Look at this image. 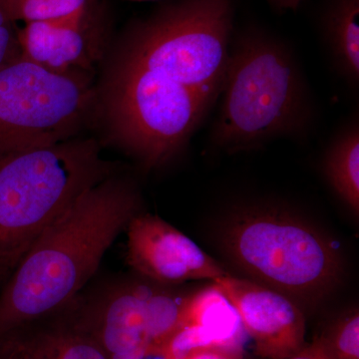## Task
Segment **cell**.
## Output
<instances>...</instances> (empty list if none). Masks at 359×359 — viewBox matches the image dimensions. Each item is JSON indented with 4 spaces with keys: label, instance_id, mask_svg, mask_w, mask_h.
Segmentation results:
<instances>
[{
    "label": "cell",
    "instance_id": "2e32d148",
    "mask_svg": "<svg viewBox=\"0 0 359 359\" xmlns=\"http://www.w3.org/2000/svg\"><path fill=\"white\" fill-rule=\"evenodd\" d=\"M15 22L61 20L87 13V0H4Z\"/></svg>",
    "mask_w": 359,
    "mask_h": 359
},
{
    "label": "cell",
    "instance_id": "8fae6325",
    "mask_svg": "<svg viewBox=\"0 0 359 359\" xmlns=\"http://www.w3.org/2000/svg\"><path fill=\"white\" fill-rule=\"evenodd\" d=\"M86 14L26 23L18 29L21 58L57 74L89 69L98 53L86 33Z\"/></svg>",
    "mask_w": 359,
    "mask_h": 359
},
{
    "label": "cell",
    "instance_id": "5bb4252c",
    "mask_svg": "<svg viewBox=\"0 0 359 359\" xmlns=\"http://www.w3.org/2000/svg\"><path fill=\"white\" fill-rule=\"evenodd\" d=\"M323 32L335 70L351 87H358L359 0H334L325 14Z\"/></svg>",
    "mask_w": 359,
    "mask_h": 359
},
{
    "label": "cell",
    "instance_id": "e0dca14e",
    "mask_svg": "<svg viewBox=\"0 0 359 359\" xmlns=\"http://www.w3.org/2000/svg\"><path fill=\"white\" fill-rule=\"evenodd\" d=\"M327 339L335 359H359V313L358 309L346 314L335 323Z\"/></svg>",
    "mask_w": 359,
    "mask_h": 359
},
{
    "label": "cell",
    "instance_id": "5b68a950",
    "mask_svg": "<svg viewBox=\"0 0 359 359\" xmlns=\"http://www.w3.org/2000/svg\"><path fill=\"white\" fill-rule=\"evenodd\" d=\"M233 16L230 0H184L141 25L123 60L171 78L214 106L228 68Z\"/></svg>",
    "mask_w": 359,
    "mask_h": 359
},
{
    "label": "cell",
    "instance_id": "ffe728a7",
    "mask_svg": "<svg viewBox=\"0 0 359 359\" xmlns=\"http://www.w3.org/2000/svg\"><path fill=\"white\" fill-rule=\"evenodd\" d=\"M283 359H335L325 337L314 339L309 346H304L297 353Z\"/></svg>",
    "mask_w": 359,
    "mask_h": 359
},
{
    "label": "cell",
    "instance_id": "44dd1931",
    "mask_svg": "<svg viewBox=\"0 0 359 359\" xmlns=\"http://www.w3.org/2000/svg\"><path fill=\"white\" fill-rule=\"evenodd\" d=\"M271 1L283 8H294L301 4L302 0H271Z\"/></svg>",
    "mask_w": 359,
    "mask_h": 359
},
{
    "label": "cell",
    "instance_id": "30bf717a",
    "mask_svg": "<svg viewBox=\"0 0 359 359\" xmlns=\"http://www.w3.org/2000/svg\"><path fill=\"white\" fill-rule=\"evenodd\" d=\"M150 290L151 283H124L74 318L95 337L108 358L143 359L153 346Z\"/></svg>",
    "mask_w": 359,
    "mask_h": 359
},
{
    "label": "cell",
    "instance_id": "7c38bea8",
    "mask_svg": "<svg viewBox=\"0 0 359 359\" xmlns=\"http://www.w3.org/2000/svg\"><path fill=\"white\" fill-rule=\"evenodd\" d=\"M245 334L237 311L212 283L209 287L190 294L181 327L167 346L179 359L201 347L242 349Z\"/></svg>",
    "mask_w": 359,
    "mask_h": 359
},
{
    "label": "cell",
    "instance_id": "6da1fadb",
    "mask_svg": "<svg viewBox=\"0 0 359 359\" xmlns=\"http://www.w3.org/2000/svg\"><path fill=\"white\" fill-rule=\"evenodd\" d=\"M140 209L138 192L106 178L39 236L0 292V342L65 309Z\"/></svg>",
    "mask_w": 359,
    "mask_h": 359
},
{
    "label": "cell",
    "instance_id": "277c9868",
    "mask_svg": "<svg viewBox=\"0 0 359 359\" xmlns=\"http://www.w3.org/2000/svg\"><path fill=\"white\" fill-rule=\"evenodd\" d=\"M107 172L95 143L70 139L0 162V285L39 236Z\"/></svg>",
    "mask_w": 359,
    "mask_h": 359
},
{
    "label": "cell",
    "instance_id": "ba28073f",
    "mask_svg": "<svg viewBox=\"0 0 359 359\" xmlns=\"http://www.w3.org/2000/svg\"><path fill=\"white\" fill-rule=\"evenodd\" d=\"M126 231L129 266L158 285L214 282L229 275L185 233L154 215L138 212Z\"/></svg>",
    "mask_w": 359,
    "mask_h": 359
},
{
    "label": "cell",
    "instance_id": "d6986e66",
    "mask_svg": "<svg viewBox=\"0 0 359 359\" xmlns=\"http://www.w3.org/2000/svg\"><path fill=\"white\" fill-rule=\"evenodd\" d=\"M179 359H243L242 349L226 347H201L193 349Z\"/></svg>",
    "mask_w": 359,
    "mask_h": 359
},
{
    "label": "cell",
    "instance_id": "7402d4cb",
    "mask_svg": "<svg viewBox=\"0 0 359 359\" xmlns=\"http://www.w3.org/2000/svg\"><path fill=\"white\" fill-rule=\"evenodd\" d=\"M0 359H22L20 356L16 355L9 351H0Z\"/></svg>",
    "mask_w": 359,
    "mask_h": 359
},
{
    "label": "cell",
    "instance_id": "52a82bcc",
    "mask_svg": "<svg viewBox=\"0 0 359 359\" xmlns=\"http://www.w3.org/2000/svg\"><path fill=\"white\" fill-rule=\"evenodd\" d=\"M93 98L77 73L57 74L20 58L0 70V162L68 140Z\"/></svg>",
    "mask_w": 359,
    "mask_h": 359
},
{
    "label": "cell",
    "instance_id": "4fadbf2b",
    "mask_svg": "<svg viewBox=\"0 0 359 359\" xmlns=\"http://www.w3.org/2000/svg\"><path fill=\"white\" fill-rule=\"evenodd\" d=\"M0 351L22 359H109L95 337L75 318L26 328L0 342Z\"/></svg>",
    "mask_w": 359,
    "mask_h": 359
},
{
    "label": "cell",
    "instance_id": "9c48e42d",
    "mask_svg": "<svg viewBox=\"0 0 359 359\" xmlns=\"http://www.w3.org/2000/svg\"><path fill=\"white\" fill-rule=\"evenodd\" d=\"M236 309L257 354L289 358L304 346L306 318L297 302L250 280L229 275L214 280Z\"/></svg>",
    "mask_w": 359,
    "mask_h": 359
},
{
    "label": "cell",
    "instance_id": "3957f363",
    "mask_svg": "<svg viewBox=\"0 0 359 359\" xmlns=\"http://www.w3.org/2000/svg\"><path fill=\"white\" fill-rule=\"evenodd\" d=\"M219 242L250 280L299 306L318 304L341 280L344 262L334 241L283 208H241L224 222Z\"/></svg>",
    "mask_w": 359,
    "mask_h": 359
},
{
    "label": "cell",
    "instance_id": "8992f818",
    "mask_svg": "<svg viewBox=\"0 0 359 359\" xmlns=\"http://www.w3.org/2000/svg\"><path fill=\"white\" fill-rule=\"evenodd\" d=\"M212 107L193 90L126 60L116 71L106 100L116 140L147 168L179 154Z\"/></svg>",
    "mask_w": 359,
    "mask_h": 359
},
{
    "label": "cell",
    "instance_id": "603a6c76",
    "mask_svg": "<svg viewBox=\"0 0 359 359\" xmlns=\"http://www.w3.org/2000/svg\"><path fill=\"white\" fill-rule=\"evenodd\" d=\"M131 1H147V0H131Z\"/></svg>",
    "mask_w": 359,
    "mask_h": 359
},
{
    "label": "cell",
    "instance_id": "9a60e30c",
    "mask_svg": "<svg viewBox=\"0 0 359 359\" xmlns=\"http://www.w3.org/2000/svg\"><path fill=\"white\" fill-rule=\"evenodd\" d=\"M323 174L332 190L353 215L359 214V124L354 118L328 146Z\"/></svg>",
    "mask_w": 359,
    "mask_h": 359
},
{
    "label": "cell",
    "instance_id": "ac0fdd59",
    "mask_svg": "<svg viewBox=\"0 0 359 359\" xmlns=\"http://www.w3.org/2000/svg\"><path fill=\"white\" fill-rule=\"evenodd\" d=\"M20 57L16 22L9 15L4 0H0V70Z\"/></svg>",
    "mask_w": 359,
    "mask_h": 359
},
{
    "label": "cell",
    "instance_id": "7a4b0ae2",
    "mask_svg": "<svg viewBox=\"0 0 359 359\" xmlns=\"http://www.w3.org/2000/svg\"><path fill=\"white\" fill-rule=\"evenodd\" d=\"M215 145L249 150L278 138L302 139L314 121L313 97L290 47L264 33L231 43Z\"/></svg>",
    "mask_w": 359,
    "mask_h": 359
}]
</instances>
